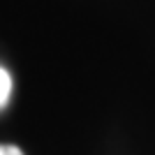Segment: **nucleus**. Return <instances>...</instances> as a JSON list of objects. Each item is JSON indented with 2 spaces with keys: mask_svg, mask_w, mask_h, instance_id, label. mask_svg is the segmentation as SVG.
Listing matches in <instances>:
<instances>
[{
  "mask_svg": "<svg viewBox=\"0 0 155 155\" xmlns=\"http://www.w3.org/2000/svg\"><path fill=\"white\" fill-rule=\"evenodd\" d=\"M0 155H23L16 146H0Z\"/></svg>",
  "mask_w": 155,
  "mask_h": 155,
  "instance_id": "f03ea898",
  "label": "nucleus"
},
{
  "mask_svg": "<svg viewBox=\"0 0 155 155\" xmlns=\"http://www.w3.org/2000/svg\"><path fill=\"white\" fill-rule=\"evenodd\" d=\"M9 93H12V77H9V72L5 67H0V109L7 104Z\"/></svg>",
  "mask_w": 155,
  "mask_h": 155,
  "instance_id": "f257e3e1",
  "label": "nucleus"
}]
</instances>
